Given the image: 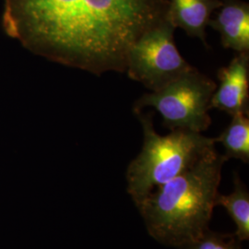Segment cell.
I'll return each mask as SVG.
<instances>
[{
    "mask_svg": "<svg viewBox=\"0 0 249 249\" xmlns=\"http://www.w3.org/2000/svg\"><path fill=\"white\" fill-rule=\"evenodd\" d=\"M181 249H241V241L233 233H220L208 229L197 240Z\"/></svg>",
    "mask_w": 249,
    "mask_h": 249,
    "instance_id": "cell-11",
    "label": "cell"
},
{
    "mask_svg": "<svg viewBox=\"0 0 249 249\" xmlns=\"http://www.w3.org/2000/svg\"><path fill=\"white\" fill-rule=\"evenodd\" d=\"M221 6L217 0H170L165 18L175 28L183 29L188 36L200 39L208 46L206 28L213 12Z\"/></svg>",
    "mask_w": 249,
    "mask_h": 249,
    "instance_id": "cell-8",
    "label": "cell"
},
{
    "mask_svg": "<svg viewBox=\"0 0 249 249\" xmlns=\"http://www.w3.org/2000/svg\"><path fill=\"white\" fill-rule=\"evenodd\" d=\"M216 84L196 69L160 89L143 94L134 104V112L145 107L156 110L162 124L171 130L203 132L212 124L209 114Z\"/></svg>",
    "mask_w": 249,
    "mask_h": 249,
    "instance_id": "cell-4",
    "label": "cell"
},
{
    "mask_svg": "<svg viewBox=\"0 0 249 249\" xmlns=\"http://www.w3.org/2000/svg\"><path fill=\"white\" fill-rule=\"evenodd\" d=\"M134 113L142 126L143 146L127 167L126 181L127 192L138 205L156 187L191 168L217 142L215 138L185 129L161 136L155 131L152 113Z\"/></svg>",
    "mask_w": 249,
    "mask_h": 249,
    "instance_id": "cell-3",
    "label": "cell"
},
{
    "mask_svg": "<svg viewBox=\"0 0 249 249\" xmlns=\"http://www.w3.org/2000/svg\"><path fill=\"white\" fill-rule=\"evenodd\" d=\"M234 189L229 195L218 194L215 204L220 205L227 211L235 223L233 233L238 240L249 239V192L247 186L237 175L234 176Z\"/></svg>",
    "mask_w": 249,
    "mask_h": 249,
    "instance_id": "cell-9",
    "label": "cell"
},
{
    "mask_svg": "<svg viewBox=\"0 0 249 249\" xmlns=\"http://www.w3.org/2000/svg\"><path fill=\"white\" fill-rule=\"evenodd\" d=\"M37 51L101 75L124 72L138 37L165 14L160 0H18Z\"/></svg>",
    "mask_w": 249,
    "mask_h": 249,
    "instance_id": "cell-1",
    "label": "cell"
},
{
    "mask_svg": "<svg viewBox=\"0 0 249 249\" xmlns=\"http://www.w3.org/2000/svg\"><path fill=\"white\" fill-rule=\"evenodd\" d=\"M211 107L232 116L249 114V53H238L230 63L218 71Z\"/></svg>",
    "mask_w": 249,
    "mask_h": 249,
    "instance_id": "cell-6",
    "label": "cell"
},
{
    "mask_svg": "<svg viewBox=\"0 0 249 249\" xmlns=\"http://www.w3.org/2000/svg\"><path fill=\"white\" fill-rule=\"evenodd\" d=\"M216 142L221 143L225 150L223 155L226 160L237 159L249 163V114H236L224 128Z\"/></svg>",
    "mask_w": 249,
    "mask_h": 249,
    "instance_id": "cell-10",
    "label": "cell"
},
{
    "mask_svg": "<svg viewBox=\"0 0 249 249\" xmlns=\"http://www.w3.org/2000/svg\"><path fill=\"white\" fill-rule=\"evenodd\" d=\"M226 160L214 149L137 205L155 240L181 249L209 229Z\"/></svg>",
    "mask_w": 249,
    "mask_h": 249,
    "instance_id": "cell-2",
    "label": "cell"
},
{
    "mask_svg": "<svg viewBox=\"0 0 249 249\" xmlns=\"http://www.w3.org/2000/svg\"><path fill=\"white\" fill-rule=\"evenodd\" d=\"M175 29L164 14L138 37L127 53L124 72L151 91L194 69L178 51Z\"/></svg>",
    "mask_w": 249,
    "mask_h": 249,
    "instance_id": "cell-5",
    "label": "cell"
},
{
    "mask_svg": "<svg viewBox=\"0 0 249 249\" xmlns=\"http://www.w3.org/2000/svg\"><path fill=\"white\" fill-rule=\"evenodd\" d=\"M209 25L221 36L224 48L237 53H249V8L246 3L228 1Z\"/></svg>",
    "mask_w": 249,
    "mask_h": 249,
    "instance_id": "cell-7",
    "label": "cell"
}]
</instances>
